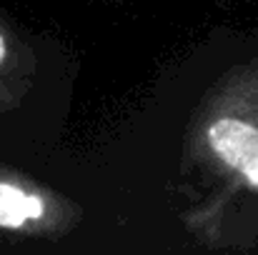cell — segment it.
Returning <instances> with one entry per match:
<instances>
[{"label":"cell","mask_w":258,"mask_h":255,"mask_svg":"<svg viewBox=\"0 0 258 255\" xmlns=\"http://www.w3.org/2000/svg\"><path fill=\"white\" fill-rule=\"evenodd\" d=\"M81 208L40 183L0 168V230L25 238H63L81 223Z\"/></svg>","instance_id":"obj_1"},{"label":"cell","mask_w":258,"mask_h":255,"mask_svg":"<svg viewBox=\"0 0 258 255\" xmlns=\"http://www.w3.org/2000/svg\"><path fill=\"white\" fill-rule=\"evenodd\" d=\"M33 50L0 18V113H13L23 105L33 88Z\"/></svg>","instance_id":"obj_2"}]
</instances>
